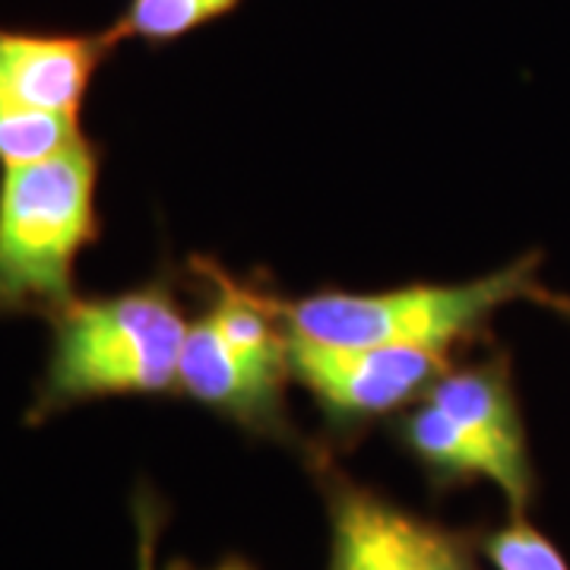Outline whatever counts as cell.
I'll return each instance as SVG.
<instances>
[{
    "instance_id": "6da1fadb",
    "label": "cell",
    "mask_w": 570,
    "mask_h": 570,
    "mask_svg": "<svg viewBox=\"0 0 570 570\" xmlns=\"http://www.w3.org/2000/svg\"><path fill=\"white\" fill-rule=\"evenodd\" d=\"M190 317L168 276L99 295L73 298L51 317V348L26 422L108 400L171 396Z\"/></svg>"
},
{
    "instance_id": "7a4b0ae2",
    "label": "cell",
    "mask_w": 570,
    "mask_h": 570,
    "mask_svg": "<svg viewBox=\"0 0 570 570\" xmlns=\"http://www.w3.org/2000/svg\"><path fill=\"white\" fill-rule=\"evenodd\" d=\"M102 149L73 140L67 149L0 175V317H55L77 298V257L99 242L96 209Z\"/></svg>"
},
{
    "instance_id": "3957f363",
    "label": "cell",
    "mask_w": 570,
    "mask_h": 570,
    "mask_svg": "<svg viewBox=\"0 0 570 570\" xmlns=\"http://www.w3.org/2000/svg\"><path fill=\"white\" fill-rule=\"evenodd\" d=\"M542 254L530 250L469 283H412L384 292L317 288L298 298L279 295L288 333L333 346H415L456 355L482 346L491 321L510 302H530Z\"/></svg>"
},
{
    "instance_id": "277c9868",
    "label": "cell",
    "mask_w": 570,
    "mask_h": 570,
    "mask_svg": "<svg viewBox=\"0 0 570 570\" xmlns=\"http://www.w3.org/2000/svg\"><path fill=\"white\" fill-rule=\"evenodd\" d=\"M453 365V355L415 346H333L288 333L292 381L333 431H362L400 415Z\"/></svg>"
},
{
    "instance_id": "5b68a950",
    "label": "cell",
    "mask_w": 570,
    "mask_h": 570,
    "mask_svg": "<svg viewBox=\"0 0 570 570\" xmlns=\"http://www.w3.org/2000/svg\"><path fill=\"white\" fill-rule=\"evenodd\" d=\"M326 570H479L460 535L348 479H326Z\"/></svg>"
},
{
    "instance_id": "8992f818",
    "label": "cell",
    "mask_w": 570,
    "mask_h": 570,
    "mask_svg": "<svg viewBox=\"0 0 570 570\" xmlns=\"http://www.w3.org/2000/svg\"><path fill=\"white\" fill-rule=\"evenodd\" d=\"M292 377L250 365L219 336L204 311L187 326L178 362V396L200 403L257 438H288L285 384Z\"/></svg>"
},
{
    "instance_id": "52a82bcc",
    "label": "cell",
    "mask_w": 570,
    "mask_h": 570,
    "mask_svg": "<svg viewBox=\"0 0 570 570\" xmlns=\"http://www.w3.org/2000/svg\"><path fill=\"white\" fill-rule=\"evenodd\" d=\"M118 45L115 29L58 36L0 26V102L80 118L92 77Z\"/></svg>"
},
{
    "instance_id": "ba28073f",
    "label": "cell",
    "mask_w": 570,
    "mask_h": 570,
    "mask_svg": "<svg viewBox=\"0 0 570 570\" xmlns=\"http://www.w3.org/2000/svg\"><path fill=\"white\" fill-rule=\"evenodd\" d=\"M400 444L431 472L438 482H491L508 498L513 513H527L535 494V472H523L504 460L485 438L460 425L431 400H419L396 419Z\"/></svg>"
},
{
    "instance_id": "9c48e42d",
    "label": "cell",
    "mask_w": 570,
    "mask_h": 570,
    "mask_svg": "<svg viewBox=\"0 0 570 570\" xmlns=\"http://www.w3.org/2000/svg\"><path fill=\"white\" fill-rule=\"evenodd\" d=\"M425 400L444 409L479 438H485L517 469L535 472L508 352L491 348L472 362L450 365L428 387Z\"/></svg>"
},
{
    "instance_id": "30bf717a",
    "label": "cell",
    "mask_w": 570,
    "mask_h": 570,
    "mask_svg": "<svg viewBox=\"0 0 570 570\" xmlns=\"http://www.w3.org/2000/svg\"><path fill=\"white\" fill-rule=\"evenodd\" d=\"M238 3L242 0H130L111 29L121 41L137 39L163 48L235 13Z\"/></svg>"
},
{
    "instance_id": "8fae6325",
    "label": "cell",
    "mask_w": 570,
    "mask_h": 570,
    "mask_svg": "<svg viewBox=\"0 0 570 570\" xmlns=\"http://www.w3.org/2000/svg\"><path fill=\"white\" fill-rule=\"evenodd\" d=\"M80 137V118H73V115L0 102V163L3 168L48 159Z\"/></svg>"
},
{
    "instance_id": "7c38bea8",
    "label": "cell",
    "mask_w": 570,
    "mask_h": 570,
    "mask_svg": "<svg viewBox=\"0 0 570 570\" xmlns=\"http://www.w3.org/2000/svg\"><path fill=\"white\" fill-rule=\"evenodd\" d=\"M482 551L494 570H570L568 558L542 530L513 513L504 527L485 532Z\"/></svg>"
},
{
    "instance_id": "4fadbf2b",
    "label": "cell",
    "mask_w": 570,
    "mask_h": 570,
    "mask_svg": "<svg viewBox=\"0 0 570 570\" xmlns=\"http://www.w3.org/2000/svg\"><path fill=\"white\" fill-rule=\"evenodd\" d=\"M140 520V570H156V539H159V513L156 508H137Z\"/></svg>"
},
{
    "instance_id": "5bb4252c",
    "label": "cell",
    "mask_w": 570,
    "mask_h": 570,
    "mask_svg": "<svg viewBox=\"0 0 570 570\" xmlns=\"http://www.w3.org/2000/svg\"><path fill=\"white\" fill-rule=\"evenodd\" d=\"M530 302H535V305H542L546 311H551V314H558V317L570 321V295L551 292V288H546V285L539 283L535 285V292L530 295Z\"/></svg>"
},
{
    "instance_id": "9a60e30c",
    "label": "cell",
    "mask_w": 570,
    "mask_h": 570,
    "mask_svg": "<svg viewBox=\"0 0 570 570\" xmlns=\"http://www.w3.org/2000/svg\"><path fill=\"white\" fill-rule=\"evenodd\" d=\"M168 570H190V568H184V564H175V568H168ZM209 570H250V568H245L242 561H225V564H219V568H209Z\"/></svg>"
}]
</instances>
